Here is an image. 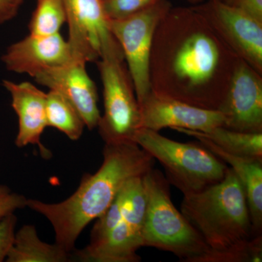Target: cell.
<instances>
[{
  "mask_svg": "<svg viewBox=\"0 0 262 262\" xmlns=\"http://www.w3.org/2000/svg\"><path fill=\"white\" fill-rule=\"evenodd\" d=\"M239 59L196 6L171 7L153 39L151 91L218 110Z\"/></svg>",
  "mask_w": 262,
  "mask_h": 262,
  "instance_id": "1",
  "label": "cell"
},
{
  "mask_svg": "<svg viewBox=\"0 0 262 262\" xmlns=\"http://www.w3.org/2000/svg\"><path fill=\"white\" fill-rule=\"evenodd\" d=\"M103 163L94 174H84L65 201L48 203L27 200V207L51 224L57 244L72 253L84 228L106 211L129 181L144 177L155 159L135 142L105 144Z\"/></svg>",
  "mask_w": 262,
  "mask_h": 262,
  "instance_id": "2",
  "label": "cell"
},
{
  "mask_svg": "<svg viewBox=\"0 0 262 262\" xmlns=\"http://www.w3.org/2000/svg\"><path fill=\"white\" fill-rule=\"evenodd\" d=\"M181 212L210 251H224L254 237L244 187L229 167L220 182L184 196Z\"/></svg>",
  "mask_w": 262,
  "mask_h": 262,
  "instance_id": "3",
  "label": "cell"
},
{
  "mask_svg": "<svg viewBox=\"0 0 262 262\" xmlns=\"http://www.w3.org/2000/svg\"><path fill=\"white\" fill-rule=\"evenodd\" d=\"M143 181L146 199L143 247L172 253L181 261L198 262L209 248L174 206L170 184L164 174L153 168L143 177Z\"/></svg>",
  "mask_w": 262,
  "mask_h": 262,
  "instance_id": "4",
  "label": "cell"
},
{
  "mask_svg": "<svg viewBox=\"0 0 262 262\" xmlns=\"http://www.w3.org/2000/svg\"><path fill=\"white\" fill-rule=\"evenodd\" d=\"M134 141L159 161L169 184L184 196L220 182L229 168L200 142H179L146 128L138 130Z\"/></svg>",
  "mask_w": 262,
  "mask_h": 262,
  "instance_id": "5",
  "label": "cell"
},
{
  "mask_svg": "<svg viewBox=\"0 0 262 262\" xmlns=\"http://www.w3.org/2000/svg\"><path fill=\"white\" fill-rule=\"evenodd\" d=\"M96 63L103 85V113L97 127L99 135L105 144L135 142L141 128L140 106L124 56H103Z\"/></svg>",
  "mask_w": 262,
  "mask_h": 262,
  "instance_id": "6",
  "label": "cell"
},
{
  "mask_svg": "<svg viewBox=\"0 0 262 262\" xmlns=\"http://www.w3.org/2000/svg\"><path fill=\"white\" fill-rule=\"evenodd\" d=\"M168 0H158L146 9L119 20H108L134 82L138 102L151 93L149 61L157 27L171 8Z\"/></svg>",
  "mask_w": 262,
  "mask_h": 262,
  "instance_id": "7",
  "label": "cell"
},
{
  "mask_svg": "<svg viewBox=\"0 0 262 262\" xmlns=\"http://www.w3.org/2000/svg\"><path fill=\"white\" fill-rule=\"evenodd\" d=\"M67 39L76 60L87 63L103 56L123 54L110 28L103 0H63Z\"/></svg>",
  "mask_w": 262,
  "mask_h": 262,
  "instance_id": "8",
  "label": "cell"
},
{
  "mask_svg": "<svg viewBox=\"0 0 262 262\" xmlns=\"http://www.w3.org/2000/svg\"><path fill=\"white\" fill-rule=\"evenodd\" d=\"M146 192L143 177L134 179L128 209L123 219L94 246L75 253L76 258L88 262H138V250L143 247V227L146 211Z\"/></svg>",
  "mask_w": 262,
  "mask_h": 262,
  "instance_id": "9",
  "label": "cell"
},
{
  "mask_svg": "<svg viewBox=\"0 0 262 262\" xmlns=\"http://www.w3.org/2000/svg\"><path fill=\"white\" fill-rule=\"evenodd\" d=\"M196 7L230 49L262 75V21L220 0Z\"/></svg>",
  "mask_w": 262,
  "mask_h": 262,
  "instance_id": "10",
  "label": "cell"
},
{
  "mask_svg": "<svg viewBox=\"0 0 262 262\" xmlns=\"http://www.w3.org/2000/svg\"><path fill=\"white\" fill-rule=\"evenodd\" d=\"M218 110L226 128L262 133V75L241 58Z\"/></svg>",
  "mask_w": 262,
  "mask_h": 262,
  "instance_id": "11",
  "label": "cell"
},
{
  "mask_svg": "<svg viewBox=\"0 0 262 262\" xmlns=\"http://www.w3.org/2000/svg\"><path fill=\"white\" fill-rule=\"evenodd\" d=\"M75 60L70 45L61 33L52 35L29 34L8 46L1 57L2 63L8 72L33 78L39 72Z\"/></svg>",
  "mask_w": 262,
  "mask_h": 262,
  "instance_id": "12",
  "label": "cell"
},
{
  "mask_svg": "<svg viewBox=\"0 0 262 262\" xmlns=\"http://www.w3.org/2000/svg\"><path fill=\"white\" fill-rule=\"evenodd\" d=\"M139 106L141 128L157 132L166 127L207 132L224 125V117L219 110L196 107L152 91Z\"/></svg>",
  "mask_w": 262,
  "mask_h": 262,
  "instance_id": "13",
  "label": "cell"
},
{
  "mask_svg": "<svg viewBox=\"0 0 262 262\" xmlns=\"http://www.w3.org/2000/svg\"><path fill=\"white\" fill-rule=\"evenodd\" d=\"M34 79L37 83L67 98L80 113L88 129L92 130L98 127L101 115L97 88L88 74L85 63L75 60L39 72Z\"/></svg>",
  "mask_w": 262,
  "mask_h": 262,
  "instance_id": "14",
  "label": "cell"
},
{
  "mask_svg": "<svg viewBox=\"0 0 262 262\" xmlns=\"http://www.w3.org/2000/svg\"><path fill=\"white\" fill-rule=\"evenodd\" d=\"M3 87L10 94L11 106L18 117V129L15 144L17 147L36 145L44 158L51 153L41 142L48 127L46 118L47 94L31 82L3 80Z\"/></svg>",
  "mask_w": 262,
  "mask_h": 262,
  "instance_id": "15",
  "label": "cell"
},
{
  "mask_svg": "<svg viewBox=\"0 0 262 262\" xmlns=\"http://www.w3.org/2000/svg\"><path fill=\"white\" fill-rule=\"evenodd\" d=\"M225 162L237 175L244 187L254 237L262 235V163L226 152L201 136H190Z\"/></svg>",
  "mask_w": 262,
  "mask_h": 262,
  "instance_id": "16",
  "label": "cell"
},
{
  "mask_svg": "<svg viewBox=\"0 0 262 262\" xmlns=\"http://www.w3.org/2000/svg\"><path fill=\"white\" fill-rule=\"evenodd\" d=\"M71 252L55 243L49 244L39 238L36 227L26 225L15 232V241L7 262H67Z\"/></svg>",
  "mask_w": 262,
  "mask_h": 262,
  "instance_id": "17",
  "label": "cell"
},
{
  "mask_svg": "<svg viewBox=\"0 0 262 262\" xmlns=\"http://www.w3.org/2000/svg\"><path fill=\"white\" fill-rule=\"evenodd\" d=\"M173 130L189 136H201L226 152L262 163V133L241 132L222 126L215 127L207 132L179 127Z\"/></svg>",
  "mask_w": 262,
  "mask_h": 262,
  "instance_id": "18",
  "label": "cell"
},
{
  "mask_svg": "<svg viewBox=\"0 0 262 262\" xmlns=\"http://www.w3.org/2000/svg\"><path fill=\"white\" fill-rule=\"evenodd\" d=\"M46 118L48 127L61 131L72 141L79 140L86 127L75 106L63 95L53 90L47 93Z\"/></svg>",
  "mask_w": 262,
  "mask_h": 262,
  "instance_id": "19",
  "label": "cell"
},
{
  "mask_svg": "<svg viewBox=\"0 0 262 262\" xmlns=\"http://www.w3.org/2000/svg\"><path fill=\"white\" fill-rule=\"evenodd\" d=\"M67 23L63 0H36V7L28 25L29 34L52 35L58 34Z\"/></svg>",
  "mask_w": 262,
  "mask_h": 262,
  "instance_id": "20",
  "label": "cell"
},
{
  "mask_svg": "<svg viewBox=\"0 0 262 262\" xmlns=\"http://www.w3.org/2000/svg\"><path fill=\"white\" fill-rule=\"evenodd\" d=\"M136 178L131 179L125 184L106 211L96 220L88 246H94L102 241L123 219L128 209L134 181Z\"/></svg>",
  "mask_w": 262,
  "mask_h": 262,
  "instance_id": "21",
  "label": "cell"
},
{
  "mask_svg": "<svg viewBox=\"0 0 262 262\" xmlns=\"http://www.w3.org/2000/svg\"><path fill=\"white\" fill-rule=\"evenodd\" d=\"M262 235L221 251H208L198 262H261Z\"/></svg>",
  "mask_w": 262,
  "mask_h": 262,
  "instance_id": "22",
  "label": "cell"
},
{
  "mask_svg": "<svg viewBox=\"0 0 262 262\" xmlns=\"http://www.w3.org/2000/svg\"><path fill=\"white\" fill-rule=\"evenodd\" d=\"M158 0H103V10L108 20L127 18L146 9Z\"/></svg>",
  "mask_w": 262,
  "mask_h": 262,
  "instance_id": "23",
  "label": "cell"
},
{
  "mask_svg": "<svg viewBox=\"0 0 262 262\" xmlns=\"http://www.w3.org/2000/svg\"><path fill=\"white\" fill-rule=\"evenodd\" d=\"M17 221L14 213L0 219V262L6 260L14 243Z\"/></svg>",
  "mask_w": 262,
  "mask_h": 262,
  "instance_id": "24",
  "label": "cell"
},
{
  "mask_svg": "<svg viewBox=\"0 0 262 262\" xmlns=\"http://www.w3.org/2000/svg\"><path fill=\"white\" fill-rule=\"evenodd\" d=\"M27 200L23 194L13 192L8 186L0 184V219L26 208Z\"/></svg>",
  "mask_w": 262,
  "mask_h": 262,
  "instance_id": "25",
  "label": "cell"
},
{
  "mask_svg": "<svg viewBox=\"0 0 262 262\" xmlns=\"http://www.w3.org/2000/svg\"><path fill=\"white\" fill-rule=\"evenodd\" d=\"M225 3L262 21V0H227Z\"/></svg>",
  "mask_w": 262,
  "mask_h": 262,
  "instance_id": "26",
  "label": "cell"
},
{
  "mask_svg": "<svg viewBox=\"0 0 262 262\" xmlns=\"http://www.w3.org/2000/svg\"><path fill=\"white\" fill-rule=\"evenodd\" d=\"M24 3V0H0V25L13 20Z\"/></svg>",
  "mask_w": 262,
  "mask_h": 262,
  "instance_id": "27",
  "label": "cell"
},
{
  "mask_svg": "<svg viewBox=\"0 0 262 262\" xmlns=\"http://www.w3.org/2000/svg\"><path fill=\"white\" fill-rule=\"evenodd\" d=\"M187 1L192 3V4H201V3H203L206 0H187Z\"/></svg>",
  "mask_w": 262,
  "mask_h": 262,
  "instance_id": "28",
  "label": "cell"
},
{
  "mask_svg": "<svg viewBox=\"0 0 262 262\" xmlns=\"http://www.w3.org/2000/svg\"><path fill=\"white\" fill-rule=\"evenodd\" d=\"M220 1L225 2H225L227 1V0H220Z\"/></svg>",
  "mask_w": 262,
  "mask_h": 262,
  "instance_id": "29",
  "label": "cell"
}]
</instances>
